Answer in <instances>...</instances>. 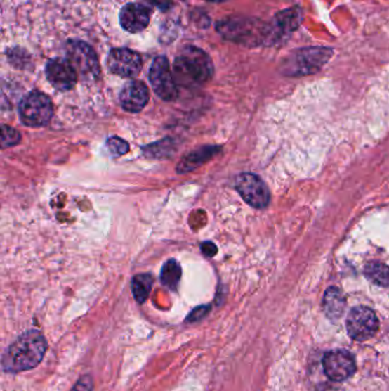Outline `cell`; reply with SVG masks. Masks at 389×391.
Returning a JSON list of instances; mask_svg holds the SVG:
<instances>
[{
	"label": "cell",
	"mask_w": 389,
	"mask_h": 391,
	"mask_svg": "<svg viewBox=\"0 0 389 391\" xmlns=\"http://www.w3.org/2000/svg\"><path fill=\"white\" fill-rule=\"evenodd\" d=\"M71 391H93V379L91 376H84L77 381Z\"/></svg>",
	"instance_id": "cell-24"
},
{
	"label": "cell",
	"mask_w": 389,
	"mask_h": 391,
	"mask_svg": "<svg viewBox=\"0 0 389 391\" xmlns=\"http://www.w3.org/2000/svg\"><path fill=\"white\" fill-rule=\"evenodd\" d=\"M217 31L226 39L244 46L274 44L271 23L249 18H232L217 23Z\"/></svg>",
	"instance_id": "cell-3"
},
{
	"label": "cell",
	"mask_w": 389,
	"mask_h": 391,
	"mask_svg": "<svg viewBox=\"0 0 389 391\" xmlns=\"http://www.w3.org/2000/svg\"><path fill=\"white\" fill-rule=\"evenodd\" d=\"M119 98L126 111L140 113L149 102V89L142 82H131L124 86Z\"/></svg>",
	"instance_id": "cell-14"
},
{
	"label": "cell",
	"mask_w": 389,
	"mask_h": 391,
	"mask_svg": "<svg viewBox=\"0 0 389 391\" xmlns=\"http://www.w3.org/2000/svg\"><path fill=\"white\" fill-rule=\"evenodd\" d=\"M364 275L374 284L389 288V267L381 262H370L365 266Z\"/></svg>",
	"instance_id": "cell-18"
},
{
	"label": "cell",
	"mask_w": 389,
	"mask_h": 391,
	"mask_svg": "<svg viewBox=\"0 0 389 391\" xmlns=\"http://www.w3.org/2000/svg\"><path fill=\"white\" fill-rule=\"evenodd\" d=\"M201 250L206 257H213L217 253V248L213 243H204L201 245Z\"/></svg>",
	"instance_id": "cell-25"
},
{
	"label": "cell",
	"mask_w": 389,
	"mask_h": 391,
	"mask_svg": "<svg viewBox=\"0 0 389 391\" xmlns=\"http://www.w3.org/2000/svg\"><path fill=\"white\" fill-rule=\"evenodd\" d=\"M182 277V269L180 266L175 260H169L164 263L161 271V283L169 288V290H176Z\"/></svg>",
	"instance_id": "cell-20"
},
{
	"label": "cell",
	"mask_w": 389,
	"mask_h": 391,
	"mask_svg": "<svg viewBox=\"0 0 389 391\" xmlns=\"http://www.w3.org/2000/svg\"><path fill=\"white\" fill-rule=\"evenodd\" d=\"M142 58L129 49H114L107 56V68L112 74L124 78H133L142 70Z\"/></svg>",
	"instance_id": "cell-11"
},
{
	"label": "cell",
	"mask_w": 389,
	"mask_h": 391,
	"mask_svg": "<svg viewBox=\"0 0 389 391\" xmlns=\"http://www.w3.org/2000/svg\"><path fill=\"white\" fill-rule=\"evenodd\" d=\"M46 77L54 89L65 92L76 86L78 74L67 58H53L46 65Z\"/></svg>",
	"instance_id": "cell-12"
},
{
	"label": "cell",
	"mask_w": 389,
	"mask_h": 391,
	"mask_svg": "<svg viewBox=\"0 0 389 391\" xmlns=\"http://www.w3.org/2000/svg\"><path fill=\"white\" fill-rule=\"evenodd\" d=\"M210 312L209 306H200L198 308L193 309L191 314L186 318L187 323H195L202 319V318L207 316L208 312Z\"/></svg>",
	"instance_id": "cell-23"
},
{
	"label": "cell",
	"mask_w": 389,
	"mask_h": 391,
	"mask_svg": "<svg viewBox=\"0 0 389 391\" xmlns=\"http://www.w3.org/2000/svg\"><path fill=\"white\" fill-rule=\"evenodd\" d=\"M347 333L355 341H367L379 330V321L372 309L359 306L350 310L346 319Z\"/></svg>",
	"instance_id": "cell-7"
},
{
	"label": "cell",
	"mask_w": 389,
	"mask_h": 391,
	"mask_svg": "<svg viewBox=\"0 0 389 391\" xmlns=\"http://www.w3.org/2000/svg\"><path fill=\"white\" fill-rule=\"evenodd\" d=\"M47 345L45 336L39 331H27L4 352L1 368L12 374L32 370L43 361Z\"/></svg>",
	"instance_id": "cell-1"
},
{
	"label": "cell",
	"mask_w": 389,
	"mask_h": 391,
	"mask_svg": "<svg viewBox=\"0 0 389 391\" xmlns=\"http://www.w3.org/2000/svg\"><path fill=\"white\" fill-rule=\"evenodd\" d=\"M319 391H341L339 389L336 388V387H332V385H322Z\"/></svg>",
	"instance_id": "cell-27"
},
{
	"label": "cell",
	"mask_w": 389,
	"mask_h": 391,
	"mask_svg": "<svg viewBox=\"0 0 389 391\" xmlns=\"http://www.w3.org/2000/svg\"><path fill=\"white\" fill-rule=\"evenodd\" d=\"M20 117L25 125L30 127H41L48 124L52 120L54 108L52 100L44 93H29L20 103Z\"/></svg>",
	"instance_id": "cell-5"
},
{
	"label": "cell",
	"mask_w": 389,
	"mask_h": 391,
	"mask_svg": "<svg viewBox=\"0 0 389 391\" xmlns=\"http://www.w3.org/2000/svg\"><path fill=\"white\" fill-rule=\"evenodd\" d=\"M218 148L206 147L202 149L197 150L194 153H191L183 159L178 165V172L180 173H186V172L192 171L199 166L202 165L204 162L209 160L211 157L217 153Z\"/></svg>",
	"instance_id": "cell-17"
},
{
	"label": "cell",
	"mask_w": 389,
	"mask_h": 391,
	"mask_svg": "<svg viewBox=\"0 0 389 391\" xmlns=\"http://www.w3.org/2000/svg\"><path fill=\"white\" fill-rule=\"evenodd\" d=\"M237 193L255 208H265L270 203V191L264 181L251 173H242L235 180Z\"/></svg>",
	"instance_id": "cell-9"
},
{
	"label": "cell",
	"mask_w": 389,
	"mask_h": 391,
	"mask_svg": "<svg viewBox=\"0 0 389 391\" xmlns=\"http://www.w3.org/2000/svg\"><path fill=\"white\" fill-rule=\"evenodd\" d=\"M346 308V299L338 288H329L323 297V309L330 319H339Z\"/></svg>",
	"instance_id": "cell-16"
},
{
	"label": "cell",
	"mask_w": 389,
	"mask_h": 391,
	"mask_svg": "<svg viewBox=\"0 0 389 391\" xmlns=\"http://www.w3.org/2000/svg\"><path fill=\"white\" fill-rule=\"evenodd\" d=\"M67 60L76 69L78 76L85 80H96L100 77V65L94 49L80 40H70L67 45Z\"/></svg>",
	"instance_id": "cell-6"
},
{
	"label": "cell",
	"mask_w": 389,
	"mask_h": 391,
	"mask_svg": "<svg viewBox=\"0 0 389 391\" xmlns=\"http://www.w3.org/2000/svg\"><path fill=\"white\" fill-rule=\"evenodd\" d=\"M322 364L324 373L331 381H345L350 379L356 371L355 358L344 349H336L327 352Z\"/></svg>",
	"instance_id": "cell-10"
},
{
	"label": "cell",
	"mask_w": 389,
	"mask_h": 391,
	"mask_svg": "<svg viewBox=\"0 0 389 391\" xmlns=\"http://www.w3.org/2000/svg\"><path fill=\"white\" fill-rule=\"evenodd\" d=\"M334 56L328 47H304L296 49L283 61V75L290 77L317 74Z\"/></svg>",
	"instance_id": "cell-4"
},
{
	"label": "cell",
	"mask_w": 389,
	"mask_h": 391,
	"mask_svg": "<svg viewBox=\"0 0 389 391\" xmlns=\"http://www.w3.org/2000/svg\"><path fill=\"white\" fill-rule=\"evenodd\" d=\"M150 83L159 98L164 101L176 100L178 89L167 58L158 56L153 61L150 69Z\"/></svg>",
	"instance_id": "cell-8"
},
{
	"label": "cell",
	"mask_w": 389,
	"mask_h": 391,
	"mask_svg": "<svg viewBox=\"0 0 389 391\" xmlns=\"http://www.w3.org/2000/svg\"><path fill=\"white\" fill-rule=\"evenodd\" d=\"M20 141H21V134L15 129H13L11 126H1V148L3 149L14 147L16 144L20 143Z\"/></svg>",
	"instance_id": "cell-21"
},
{
	"label": "cell",
	"mask_w": 389,
	"mask_h": 391,
	"mask_svg": "<svg viewBox=\"0 0 389 391\" xmlns=\"http://www.w3.org/2000/svg\"><path fill=\"white\" fill-rule=\"evenodd\" d=\"M107 148H109L110 153H112L113 156L119 157L128 153L129 144L122 139L113 136L107 141Z\"/></svg>",
	"instance_id": "cell-22"
},
{
	"label": "cell",
	"mask_w": 389,
	"mask_h": 391,
	"mask_svg": "<svg viewBox=\"0 0 389 391\" xmlns=\"http://www.w3.org/2000/svg\"><path fill=\"white\" fill-rule=\"evenodd\" d=\"M120 23L128 32H140L149 25L150 11L140 4H127L120 12Z\"/></svg>",
	"instance_id": "cell-15"
},
{
	"label": "cell",
	"mask_w": 389,
	"mask_h": 391,
	"mask_svg": "<svg viewBox=\"0 0 389 391\" xmlns=\"http://www.w3.org/2000/svg\"><path fill=\"white\" fill-rule=\"evenodd\" d=\"M147 3L152 4L154 6L158 7L161 11L169 10V7L171 6V0H146Z\"/></svg>",
	"instance_id": "cell-26"
},
{
	"label": "cell",
	"mask_w": 389,
	"mask_h": 391,
	"mask_svg": "<svg viewBox=\"0 0 389 391\" xmlns=\"http://www.w3.org/2000/svg\"><path fill=\"white\" fill-rule=\"evenodd\" d=\"M152 276L149 274H140V275L135 276L131 281V290H133L137 302L140 305L145 302L146 299L149 297L150 292L152 290Z\"/></svg>",
	"instance_id": "cell-19"
},
{
	"label": "cell",
	"mask_w": 389,
	"mask_h": 391,
	"mask_svg": "<svg viewBox=\"0 0 389 391\" xmlns=\"http://www.w3.org/2000/svg\"><path fill=\"white\" fill-rule=\"evenodd\" d=\"M303 19H304L303 12L299 7H292V8L277 13L271 23L274 41L277 43L281 39H284L290 36L292 32H295L301 25Z\"/></svg>",
	"instance_id": "cell-13"
},
{
	"label": "cell",
	"mask_w": 389,
	"mask_h": 391,
	"mask_svg": "<svg viewBox=\"0 0 389 391\" xmlns=\"http://www.w3.org/2000/svg\"><path fill=\"white\" fill-rule=\"evenodd\" d=\"M209 1H215V3H222V1H226V0H209Z\"/></svg>",
	"instance_id": "cell-28"
},
{
	"label": "cell",
	"mask_w": 389,
	"mask_h": 391,
	"mask_svg": "<svg viewBox=\"0 0 389 391\" xmlns=\"http://www.w3.org/2000/svg\"><path fill=\"white\" fill-rule=\"evenodd\" d=\"M213 75L211 58L198 47H184L173 63L175 80L178 85L185 87L204 85Z\"/></svg>",
	"instance_id": "cell-2"
}]
</instances>
